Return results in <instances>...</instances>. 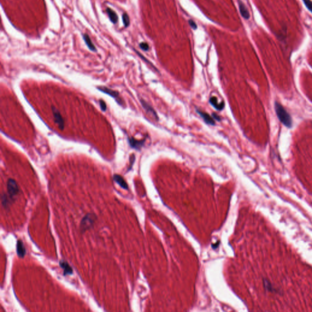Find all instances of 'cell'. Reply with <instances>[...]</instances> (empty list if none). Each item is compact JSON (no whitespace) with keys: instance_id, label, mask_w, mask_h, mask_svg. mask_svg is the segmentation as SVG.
<instances>
[{"instance_id":"cell-1","label":"cell","mask_w":312,"mask_h":312,"mask_svg":"<svg viewBox=\"0 0 312 312\" xmlns=\"http://www.w3.org/2000/svg\"><path fill=\"white\" fill-rule=\"evenodd\" d=\"M275 111L277 116L279 120L288 128H291L292 126V120L290 114L284 109V107L278 102H276L274 104Z\"/></svg>"},{"instance_id":"cell-2","label":"cell","mask_w":312,"mask_h":312,"mask_svg":"<svg viewBox=\"0 0 312 312\" xmlns=\"http://www.w3.org/2000/svg\"><path fill=\"white\" fill-rule=\"evenodd\" d=\"M96 216L93 213H88L82 219L81 222L80 223V230L82 232H85V231L91 229L95 221L96 220Z\"/></svg>"},{"instance_id":"cell-3","label":"cell","mask_w":312,"mask_h":312,"mask_svg":"<svg viewBox=\"0 0 312 312\" xmlns=\"http://www.w3.org/2000/svg\"><path fill=\"white\" fill-rule=\"evenodd\" d=\"M97 89H98L100 91H102L104 93L107 94V95L111 96V97L114 98V99L116 100V101L118 103V104H120V106L124 105V103L123 100L120 98V93L118 91L112 90V89H111L108 87H106L105 86L98 87Z\"/></svg>"},{"instance_id":"cell-4","label":"cell","mask_w":312,"mask_h":312,"mask_svg":"<svg viewBox=\"0 0 312 312\" xmlns=\"http://www.w3.org/2000/svg\"><path fill=\"white\" fill-rule=\"evenodd\" d=\"M7 190L9 198L13 199L19 193V188L17 182L13 179H9L7 182Z\"/></svg>"},{"instance_id":"cell-5","label":"cell","mask_w":312,"mask_h":312,"mask_svg":"<svg viewBox=\"0 0 312 312\" xmlns=\"http://www.w3.org/2000/svg\"><path fill=\"white\" fill-rule=\"evenodd\" d=\"M51 111L53 115L55 122L56 123L60 130H63L65 128V121L64 120L60 114V111L57 108L53 106H51Z\"/></svg>"},{"instance_id":"cell-6","label":"cell","mask_w":312,"mask_h":312,"mask_svg":"<svg viewBox=\"0 0 312 312\" xmlns=\"http://www.w3.org/2000/svg\"><path fill=\"white\" fill-rule=\"evenodd\" d=\"M145 141H146L145 139L140 140H137L134 137H130L128 139V142L130 146L136 150H140L142 147L144 146Z\"/></svg>"},{"instance_id":"cell-7","label":"cell","mask_w":312,"mask_h":312,"mask_svg":"<svg viewBox=\"0 0 312 312\" xmlns=\"http://www.w3.org/2000/svg\"><path fill=\"white\" fill-rule=\"evenodd\" d=\"M59 265L63 270V275H71L73 273V270L69 263L64 260H61L59 261Z\"/></svg>"},{"instance_id":"cell-8","label":"cell","mask_w":312,"mask_h":312,"mask_svg":"<svg viewBox=\"0 0 312 312\" xmlns=\"http://www.w3.org/2000/svg\"><path fill=\"white\" fill-rule=\"evenodd\" d=\"M140 102H141V104H142L143 107L144 109V110L146 111V112L148 113L149 114H151L156 120H159V117H158V116L157 115L156 112L152 108V107L151 106H150L148 103H147L143 99H141Z\"/></svg>"},{"instance_id":"cell-9","label":"cell","mask_w":312,"mask_h":312,"mask_svg":"<svg viewBox=\"0 0 312 312\" xmlns=\"http://www.w3.org/2000/svg\"><path fill=\"white\" fill-rule=\"evenodd\" d=\"M209 103L215 109L218 111H222L225 107V102L223 101L220 103H219L218 102L217 98L215 96H212L209 99Z\"/></svg>"},{"instance_id":"cell-10","label":"cell","mask_w":312,"mask_h":312,"mask_svg":"<svg viewBox=\"0 0 312 312\" xmlns=\"http://www.w3.org/2000/svg\"><path fill=\"white\" fill-rule=\"evenodd\" d=\"M197 112L204 119V121L207 124H208L209 125H212V126L215 125V121L213 116H211L209 114H207L206 112H204L202 111L197 110Z\"/></svg>"},{"instance_id":"cell-11","label":"cell","mask_w":312,"mask_h":312,"mask_svg":"<svg viewBox=\"0 0 312 312\" xmlns=\"http://www.w3.org/2000/svg\"><path fill=\"white\" fill-rule=\"evenodd\" d=\"M26 249L24 243L21 240H18L17 243V253L18 256L22 258L26 255Z\"/></svg>"},{"instance_id":"cell-12","label":"cell","mask_w":312,"mask_h":312,"mask_svg":"<svg viewBox=\"0 0 312 312\" xmlns=\"http://www.w3.org/2000/svg\"><path fill=\"white\" fill-rule=\"evenodd\" d=\"M113 179L114 181L117 183L121 188L124 190H128V185L122 176L118 174H114Z\"/></svg>"},{"instance_id":"cell-13","label":"cell","mask_w":312,"mask_h":312,"mask_svg":"<svg viewBox=\"0 0 312 312\" xmlns=\"http://www.w3.org/2000/svg\"><path fill=\"white\" fill-rule=\"evenodd\" d=\"M83 38H84V40L87 45V46L88 47V48H89L90 50H91V51H95L96 52V48L95 47V46L94 45V44L93 43V42H91L89 35L87 34H85L83 35Z\"/></svg>"},{"instance_id":"cell-14","label":"cell","mask_w":312,"mask_h":312,"mask_svg":"<svg viewBox=\"0 0 312 312\" xmlns=\"http://www.w3.org/2000/svg\"><path fill=\"white\" fill-rule=\"evenodd\" d=\"M106 11H107V13L108 14V17H109L110 20L111 21V22L113 23L114 24H116L118 22V16H117L116 12L114 11V10H112V9H111L109 7L107 8Z\"/></svg>"},{"instance_id":"cell-15","label":"cell","mask_w":312,"mask_h":312,"mask_svg":"<svg viewBox=\"0 0 312 312\" xmlns=\"http://www.w3.org/2000/svg\"><path fill=\"white\" fill-rule=\"evenodd\" d=\"M263 284H264V286L265 288H266V290H267L268 291H273L274 290L273 288L272 287V285L271 284H270V282L266 280V279H263Z\"/></svg>"},{"instance_id":"cell-16","label":"cell","mask_w":312,"mask_h":312,"mask_svg":"<svg viewBox=\"0 0 312 312\" xmlns=\"http://www.w3.org/2000/svg\"><path fill=\"white\" fill-rule=\"evenodd\" d=\"M123 22L125 26H128L129 24V18L126 14H124L123 15Z\"/></svg>"},{"instance_id":"cell-17","label":"cell","mask_w":312,"mask_h":312,"mask_svg":"<svg viewBox=\"0 0 312 312\" xmlns=\"http://www.w3.org/2000/svg\"><path fill=\"white\" fill-rule=\"evenodd\" d=\"M99 106H100L101 109L103 111L105 112V111H106V109H107V106H106V103H105V102H104V100H103V99H100V100H99Z\"/></svg>"},{"instance_id":"cell-18","label":"cell","mask_w":312,"mask_h":312,"mask_svg":"<svg viewBox=\"0 0 312 312\" xmlns=\"http://www.w3.org/2000/svg\"><path fill=\"white\" fill-rule=\"evenodd\" d=\"M303 1L309 10L312 12V1L310 0H303Z\"/></svg>"},{"instance_id":"cell-19","label":"cell","mask_w":312,"mask_h":312,"mask_svg":"<svg viewBox=\"0 0 312 312\" xmlns=\"http://www.w3.org/2000/svg\"><path fill=\"white\" fill-rule=\"evenodd\" d=\"M135 160H136V156L134 154H132L131 156H130V159H129V160H130V167L129 168V170L131 169L134 162H135Z\"/></svg>"},{"instance_id":"cell-20","label":"cell","mask_w":312,"mask_h":312,"mask_svg":"<svg viewBox=\"0 0 312 312\" xmlns=\"http://www.w3.org/2000/svg\"><path fill=\"white\" fill-rule=\"evenodd\" d=\"M212 116H213V118H214V120H217V121H221V118H220V116H218V115H217L215 114V113H213V114H212Z\"/></svg>"},{"instance_id":"cell-21","label":"cell","mask_w":312,"mask_h":312,"mask_svg":"<svg viewBox=\"0 0 312 312\" xmlns=\"http://www.w3.org/2000/svg\"><path fill=\"white\" fill-rule=\"evenodd\" d=\"M140 47L142 48L143 50H148V45H146L145 43H141V45H140Z\"/></svg>"}]
</instances>
